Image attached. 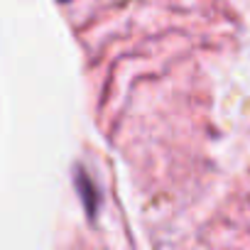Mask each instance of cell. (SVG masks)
<instances>
[{
	"instance_id": "1",
	"label": "cell",
	"mask_w": 250,
	"mask_h": 250,
	"mask_svg": "<svg viewBox=\"0 0 250 250\" xmlns=\"http://www.w3.org/2000/svg\"><path fill=\"white\" fill-rule=\"evenodd\" d=\"M79 187H81V191H83V201H86V208H88V211L93 213V201H91V199H93V194H91L93 189H91L88 179H86V177H83L81 172H79Z\"/></svg>"
}]
</instances>
